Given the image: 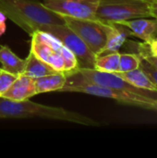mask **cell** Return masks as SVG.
I'll list each match as a JSON object with an SVG mask.
<instances>
[{
    "mask_svg": "<svg viewBox=\"0 0 157 158\" xmlns=\"http://www.w3.org/2000/svg\"><path fill=\"white\" fill-rule=\"evenodd\" d=\"M150 17V3L147 0H100L96 11V19L103 22L119 23Z\"/></svg>",
    "mask_w": 157,
    "mask_h": 158,
    "instance_id": "5",
    "label": "cell"
},
{
    "mask_svg": "<svg viewBox=\"0 0 157 158\" xmlns=\"http://www.w3.org/2000/svg\"><path fill=\"white\" fill-rule=\"evenodd\" d=\"M150 10H151V17L157 19V2L150 3Z\"/></svg>",
    "mask_w": 157,
    "mask_h": 158,
    "instance_id": "23",
    "label": "cell"
},
{
    "mask_svg": "<svg viewBox=\"0 0 157 158\" xmlns=\"http://www.w3.org/2000/svg\"><path fill=\"white\" fill-rule=\"evenodd\" d=\"M6 17L5 16V14L3 12L0 11V37L4 35V33L6 32Z\"/></svg>",
    "mask_w": 157,
    "mask_h": 158,
    "instance_id": "21",
    "label": "cell"
},
{
    "mask_svg": "<svg viewBox=\"0 0 157 158\" xmlns=\"http://www.w3.org/2000/svg\"><path fill=\"white\" fill-rule=\"evenodd\" d=\"M43 31L49 32L60 40L76 56L80 69H94L96 56L86 44L66 24H56L45 27Z\"/></svg>",
    "mask_w": 157,
    "mask_h": 158,
    "instance_id": "7",
    "label": "cell"
},
{
    "mask_svg": "<svg viewBox=\"0 0 157 158\" xmlns=\"http://www.w3.org/2000/svg\"><path fill=\"white\" fill-rule=\"evenodd\" d=\"M100 0H42V5L53 12L75 19H97Z\"/></svg>",
    "mask_w": 157,
    "mask_h": 158,
    "instance_id": "8",
    "label": "cell"
},
{
    "mask_svg": "<svg viewBox=\"0 0 157 158\" xmlns=\"http://www.w3.org/2000/svg\"><path fill=\"white\" fill-rule=\"evenodd\" d=\"M29 118L62 120L84 126H99L96 120L62 107L48 106L34 103L29 99L21 102H14L0 98V118Z\"/></svg>",
    "mask_w": 157,
    "mask_h": 158,
    "instance_id": "2",
    "label": "cell"
},
{
    "mask_svg": "<svg viewBox=\"0 0 157 158\" xmlns=\"http://www.w3.org/2000/svg\"><path fill=\"white\" fill-rule=\"evenodd\" d=\"M80 79L95 83L98 85L121 90L125 92H130V93H137V94H143L148 96H151V94H147L143 90H140L124 81L122 78L118 76L115 73L111 72H104L97 70L95 69H79L76 72H74ZM152 97V96H151Z\"/></svg>",
    "mask_w": 157,
    "mask_h": 158,
    "instance_id": "9",
    "label": "cell"
},
{
    "mask_svg": "<svg viewBox=\"0 0 157 158\" xmlns=\"http://www.w3.org/2000/svg\"><path fill=\"white\" fill-rule=\"evenodd\" d=\"M36 94L34 80L24 74H19L0 98L14 102H21L28 100Z\"/></svg>",
    "mask_w": 157,
    "mask_h": 158,
    "instance_id": "10",
    "label": "cell"
},
{
    "mask_svg": "<svg viewBox=\"0 0 157 158\" xmlns=\"http://www.w3.org/2000/svg\"><path fill=\"white\" fill-rule=\"evenodd\" d=\"M61 91L71 93H82L90 95L109 98L124 105L138 106L150 110H153L155 99V97H151L143 94L125 92L88 82L80 79L75 73L67 75L66 83Z\"/></svg>",
    "mask_w": 157,
    "mask_h": 158,
    "instance_id": "4",
    "label": "cell"
},
{
    "mask_svg": "<svg viewBox=\"0 0 157 158\" xmlns=\"http://www.w3.org/2000/svg\"><path fill=\"white\" fill-rule=\"evenodd\" d=\"M62 18L65 24L73 31L97 56L104 49L106 43V32L104 22L99 19H75L70 17Z\"/></svg>",
    "mask_w": 157,
    "mask_h": 158,
    "instance_id": "6",
    "label": "cell"
},
{
    "mask_svg": "<svg viewBox=\"0 0 157 158\" xmlns=\"http://www.w3.org/2000/svg\"></svg>",
    "mask_w": 157,
    "mask_h": 158,
    "instance_id": "26",
    "label": "cell"
},
{
    "mask_svg": "<svg viewBox=\"0 0 157 158\" xmlns=\"http://www.w3.org/2000/svg\"><path fill=\"white\" fill-rule=\"evenodd\" d=\"M31 37L30 51L55 70L69 75L80 69L75 55L53 34L35 31Z\"/></svg>",
    "mask_w": 157,
    "mask_h": 158,
    "instance_id": "3",
    "label": "cell"
},
{
    "mask_svg": "<svg viewBox=\"0 0 157 158\" xmlns=\"http://www.w3.org/2000/svg\"><path fill=\"white\" fill-rule=\"evenodd\" d=\"M143 59L146 60L148 63H150L153 67H155L157 69V57L156 56H150V55H146V56H142Z\"/></svg>",
    "mask_w": 157,
    "mask_h": 158,
    "instance_id": "22",
    "label": "cell"
},
{
    "mask_svg": "<svg viewBox=\"0 0 157 158\" xmlns=\"http://www.w3.org/2000/svg\"><path fill=\"white\" fill-rule=\"evenodd\" d=\"M142 58L135 53H123L119 56V66L117 72H127L140 68Z\"/></svg>",
    "mask_w": 157,
    "mask_h": 158,
    "instance_id": "18",
    "label": "cell"
},
{
    "mask_svg": "<svg viewBox=\"0 0 157 158\" xmlns=\"http://www.w3.org/2000/svg\"><path fill=\"white\" fill-rule=\"evenodd\" d=\"M142 58V57H141ZM140 68L147 73V75L150 77V79L154 81V83L155 84L157 88V69L153 67L150 63H148L146 60L143 59L142 58V61H141V64H140Z\"/></svg>",
    "mask_w": 157,
    "mask_h": 158,
    "instance_id": "20",
    "label": "cell"
},
{
    "mask_svg": "<svg viewBox=\"0 0 157 158\" xmlns=\"http://www.w3.org/2000/svg\"><path fill=\"white\" fill-rule=\"evenodd\" d=\"M119 56L120 53L117 51L96 56L94 69L104 72H117L119 66Z\"/></svg>",
    "mask_w": 157,
    "mask_h": 158,
    "instance_id": "17",
    "label": "cell"
},
{
    "mask_svg": "<svg viewBox=\"0 0 157 158\" xmlns=\"http://www.w3.org/2000/svg\"><path fill=\"white\" fill-rule=\"evenodd\" d=\"M149 3H154V2H157V0H147Z\"/></svg>",
    "mask_w": 157,
    "mask_h": 158,
    "instance_id": "25",
    "label": "cell"
},
{
    "mask_svg": "<svg viewBox=\"0 0 157 158\" xmlns=\"http://www.w3.org/2000/svg\"><path fill=\"white\" fill-rule=\"evenodd\" d=\"M0 11L30 35L47 26L65 24L60 15L32 0H0Z\"/></svg>",
    "mask_w": 157,
    "mask_h": 158,
    "instance_id": "1",
    "label": "cell"
},
{
    "mask_svg": "<svg viewBox=\"0 0 157 158\" xmlns=\"http://www.w3.org/2000/svg\"><path fill=\"white\" fill-rule=\"evenodd\" d=\"M153 110H155L157 111V98L155 99V103H154V107H153Z\"/></svg>",
    "mask_w": 157,
    "mask_h": 158,
    "instance_id": "24",
    "label": "cell"
},
{
    "mask_svg": "<svg viewBox=\"0 0 157 158\" xmlns=\"http://www.w3.org/2000/svg\"><path fill=\"white\" fill-rule=\"evenodd\" d=\"M118 24L127 27L130 31L131 35L142 39L146 44L157 37V19L155 18L152 19L146 18L134 19L121 21Z\"/></svg>",
    "mask_w": 157,
    "mask_h": 158,
    "instance_id": "11",
    "label": "cell"
},
{
    "mask_svg": "<svg viewBox=\"0 0 157 158\" xmlns=\"http://www.w3.org/2000/svg\"><path fill=\"white\" fill-rule=\"evenodd\" d=\"M67 81V75L63 72H55L34 80L37 94L61 91Z\"/></svg>",
    "mask_w": 157,
    "mask_h": 158,
    "instance_id": "15",
    "label": "cell"
},
{
    "mask_svg": "<svg viewBox=\"0 0 157 158\" xmlns=\"http://www.w3.org/2000/svg\"><path fill=\"white\" fill-rule=\"evenodd\" d=\"M18 76L19 75L6 71L3 69H0V97L10 87Z\"/></svg>",
    "mask_w": 157,
    "mask_h": 158,
    "instance_id": "19",
    "label": "cell"
},
{
    "mask_svg": "<svg viewBox=\"0 0 157 158\" xmlns=\"http://www.w3.org/2000/svg\"><path fill=\"white\" fill-rule=\"evenodd\" d=\"M0 63L6 71L17 75L23 73L25 59L19 57L7 45L0 46Z\"/></svg>",
    "mask_w": 157,
    "mask_h": 158,
    "instance_id": "16",
    "label": "cell"
},
{
    "mask_svg": "<svg viewBox=\"0 0 157 158\" xmlns=\"http://www.w3.org/2000/svg\"><path fill=\"white\" fill-rule=\"evenodd\" d=\"M114 73L137 89L149 91L157 94V88L155 84L150 79L147 73L144 72L141 68L127 72H114Z\"/></svg>",
    "mask_w": 157,
    "mask_h": 158,
    "instance_id": "13",
    "label": "cell"
},
{
    "mask_svg": "<svg viewBox=\"0 0 157 158\" xmlns=\"http://www.w3.org/2000/svg\"><path fill=\"white\" fill-rule=\"evenodd\" d=\"M104 25L106 32V43L98 56L118 51L127 41L128 35L131 34L130 31L124 25L112 22H104Z\"/></svg>",
    "mask_w": 157,
    "mask_h": 158,
    "instance_id": "12",
    "label": "cell"
},
{
    "mask_svg": "<svg viewBox=\"0 0 157 158\" xmlns=\"http://www.w3.org/2000/svg\"><path fill=\"white\" fill-rule=\"evenodd\" d=\"M57 72L47 63L43 62L40 58H38L31 51H30L28 56L25 58V67L23 73L24 75L36 80L38 78L43 77L45 75H49L52 73Z\"/></svg>",
    "mask_w": 157,
    "mask_h": 158,
    "instance_id": "14",
    "label": "cell"
}]
</instances>
